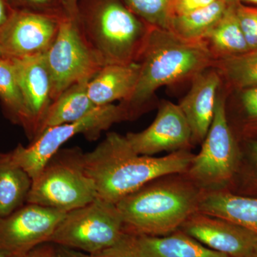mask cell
Segmentation results:
<instances>
[{
  "instance_id": "ab89813d",
  "label": "cell",
  "mask_w": 257,
  "mask_h": 257,
  "mask_svg": "<svg viewBox=\"0 0 257 257\" xmlns=\"http://www.w3.org/2000/svg\"><path fill=\"white\" fill-rule=\"evenodd\" d=\"M0 257H9V256H7V255L4 254V253H0Z\"/></svg>"
},
{
  "instance_id": "30bf717a",
  "label": "cell",
  "mask_w": 257,
  "mask_h": 257,
  "mask_svg": "<svg viewBox=\"0 0 257 257\" xmlns=\"http://www.w3.org/2000/svg\"><path fill=\"white\" fill-rule=\"evenodd\" d=\"M65 213L34 204H26L0 217V253L20 256L48 242Z\"/></svg>"
},
{
  "instance_id": "d4e9b609",
  "label": "cell",
  "mask_w": 257,
  "mask_h": 257,
  "mask_svg": "<svg viewBox=\"0 0 257 257\" xmlns=\"http://www.w3.org/2000/svg\"><path fill=\"white\" fill-rule=\"evenodd\" d=\"M241 150L239 169L228 190L240 195L257 197V139L246 140Z\"/></svg>"
},
{
  "instance_id": "1f68e13d",
  "label": "cell",
  "mask_w": 257,
  "mask_h": 257,
  "mask_svg": "<svg viewBox=\"0 0 257 257\" xmlns=\"http://www.w3.org/2000/svg\"><path fill=\"white\" fill-rule=\"evenodd\" d=\"M55 245L50 242L42 243L28 252L13 257H55Z\"/></svg>"
},
{
  "instance_id": "d6986e66",
  "label": "cell",
  "mask_w": 257,
  "mask_h": 257,
  "mask_svg": "<svg viewBox=\"0 0 257 257\" xmlns=\"http://www.w3.org/2000/svg\"><path fill=\"white\" fill-rule=\"evenodd\" d=\"M89 81L76 83L52 101L36 138L48 128L79 121L97 107L88 95Z\"/></svg>"
},
{
  "instance_id": "d6a6232c",
  "label": "cell",
  "mask_w": 257,
  "mask_h": 257,
  "mask_svg": "<svg viewBox=\"0 0 257 257\" xmlns=\"http://www.w3.org/2000/svg\"><path fill=\"white\" fill-rule=\"evenodd\" d=\"M55 257H90L89 253L55 245Z\"/></svg>"
},
{
  "instance_id": "2e32d148",
  "label": "cell",
  "mask_w": 257,
  "mask_h": 257,
  "mask_svg": "<svg viewBox=\"0 0 257 257\" xmlns=\"http://www.w3.org/2000/svg\"><path fill=\"white\" fill-rule=\"evenodd\" d=\"M140 68L139 62L103 66L88 83L89 97L96 106L109 105L116 101L125 102L135 91Z\"/></svg>"
},
{
  "instance_id": "74e56055",
  "label": "cell",
  "mask_w": 257,
  "mask_h": 257,
  "mask_svg": "<svg viewBox=\"0 0 257 257\" xmlns=\"http://www.w3.org/2000/svg\"><path fill=\"white\" fill-rule=\"evenodd\" d=\"M251 257H257V246L256 248H255L254 251H253L252 254H251Z\"/></svg>"
},
{
  "instance_id": "484cf974",
  "label": "cell",
  "mask_w": 257,
  "mask_h": 257,
  "mask_svg": "<svg viewBox=\"0 0 257 257\" xmlns=\"http://www.w3.org/2000/svg\"><path fill=\"white\" fill-rule=\"evenodd\" d=\"M123 3L147 25L170 30L172 0H121Z\"/></svg>"
},
{
  "instance_id": "ba28073f",
  "label": "cell",
  "mask_w": 257,
  "mask_h": 257,
  "mask_svg": "<svg viewBox=\"0 0 257 257\" xmlns=\"http://www.w3.org/2000/svg\"><path fill=\"white\" fill-rule=\"evenodd\" d=\"M124 232L116 204L97 197L65 213L48 242L92 254L113 246Z\"/></svg>"
},
{
  "instance_id": "8d00e7d4",
  "label": "cell",
  "mask_w": 257,
  "mask_h": 257,
  "mask_svg": "<svg viewBox=\"0 0 257 257\" xmlns=\"http://www.w3.org/2000/svg\"><path fill=\"white\" fill-rule=\"evenodd\" d=\"M222 1L227 3L228 5H234L237 3V0H222Z\"/></svg>"
},
{
  "instance_id": "e575fe53",
  "label": "cell",
  "mask_w": 257,
  "mask_h": 257,
  "mask_svg": "<svg viewBox=\"0 0 257 257\" xmlns=\"http://www.w3.org/2000/svg\"><path fill=\"white\" fill-rule=\"evenodd\" d=\"M64 3L69 16L75 17L78 0H64Z\"/></svg>"
},
{
  "instance_id": "836d02e7",
  "label": "cell",
  "mask_w": 257,
  "mask_h": 257,
  "mask_svg": "<svg viewBox=\"0 0 257 257\" xmlns=\"http://www.w3.org/2000/svg\"><path fill=\"white\" fill-rule=\"evenodd\" d=\"M11 11L6 0H0V26L8 20Z\"/></svg>"
},
{
  "instance_id": "4fadbf2b",
  "label": "cell",
  "mask_w": 257,
  "mask_h": 257,
  "mask_svg": "<svg viewBox=\"0 0 257 257\" xmlns=\"http://www.w3.org/2000/svg\"><path fill=\"white\" fill-rule=\"evenodd\" d=\"M207 248L229 257H251L257 236L239 225L217 216L196 211L179 229Z\"/></svg>"
},
{
  "instance_id": "4316f807",
  "label": "cell",
  "mask_w": 257,
  "mask_h": 257,
  "mask_svg": "<svg viewBox=\"0 0 257 257\" xmlns=\"http://www.w3.org/2000/svg\"><path fill=\"white\" fill-rule=\"evenodd\" d=\"M12 10L64 18L69 16L64 0H6Z\"/></svg>"
},
{
  "instance_id": "ac0fdd59",
  "label": "cell",
  "mask_w": 257,
  "mask_h": 257,
  "mask_svg": "<svg viewBox=\"0 0 257 257\" xmlns=\"http://www.w3.org/2000/svg\"><path fill=\"white\" fill-rule=\"evenodd\" d=\"M135 237L142 257H229L207 248L180 229L165 236Z\"/></svg>"
},
{
  "instance_id": "60d3db41",
  "label": "cell",
  "mask_w": 257,
  "mask_h": 257,
  "mask_svg": "<svg viewBox=\"0 0 257 257\" xmlns=\"http://www.w3.org/2000/svg\"><path fill=\"white\" fill-rule=\"evenodd\" d=\"M237 3H239V0H237Z\"/></svg>"
},
{
  "instance_id": "7c38bea8",
  "label": "cell",
  "mask_w": 257,
  "mask_h": 257,
  "mask_svg": "<svg viewBox=\"0 0 257 257\" xmlns=\"http://www.w3.org/2000/svg\"><path fill=\"white\" fill-rule=\"evenodd\" d=\"M125 137L137 153L147 156L190 150L193 147L188 121L179 104L169 101L160 104L156 117L148 127Z\"/></svg>"
},
{
  "instance_id": "52a82bcc",
  "label": "cell",
  "mask_w": 257,
  "mask_h": 257,
  "mask_svg": "<svg viewBox=\"0 0 257 257\" xmlns=\"http://www.w3.org/2000/svg\"><path fill=\"white\" fill-rule=\"evenodd\" d=\"M134 118L133 114L121 103L118 105L112 104L97 106L79 121L45 130L28 147L20 144L10 154L15 163L33 180L47 162L70 139L83 135L93 141L97 140L101 133L109 130L112 125Z\"/></svg>"
},
{
  "instance_id": "f35d334b",
  "label": "cell",
  "mask_w": 257,
  "mask_h": 257,
  "mask_svg": "<svg viewBox=\"0 0 257 257\" xmlns=\"http://www.w3.org/2000/svg\"><path fill=\"white\" fill-rule=\"evenodd\" d=\"M4 57V55H3V52H2L1 49H0V60L3 59Z\"/></svg>"
},
{
  "instance_id": "f546056e",
  "label": "cell",
  "mask_w": 257,
  "mask_h": 257,
  "mask_svg": "<svg viewBox=\"0 0 257 257\" xmlns=\"http://www.w3.org/2000/svg\"><path fill=\"white\" fill-rule=\"evenodd\" d=\"M89 255L90 257H142L137 246L135 235L125 231L113 246Z\"/></svg>"
},
{
  "instance_id": "44dd1931",
  "label": "cell",
  "mask_w": 257,
  "mask_h": 257,
  "mask_svg": "<svg viewBox=\"0 0 257 257\" xmlns=\"http://www.w3.org/2000/svg\"><path fill=\"white\" fill-rule=\"evenodd\" d=\"M235 5L228 7L222 18L204 39L215 60L250 51L236 16Z\"/></svg>"
},
{
  "instance_id": "7a4b0ae2",
  "label": "cell",
  "mask_w": 257,
  "mask_h": 257,
  "mask_svg": "<svg viewBox=\"0 0 257 257\" xmlns=\"http://www.w3.org/2000/svg\"><path fill=\"white\" fill-rule=\"evenodd\" d=\"M202 192L185 173L171 174L150 181L116 205L126 232L165 236L198 211Z\"/></svg>"
},
{
  "instance_id": "6da1fadb",
  "label": "cell",
  "mask_w": 257,
  "mask_h": 257,
  "mask_svg": "<svg viewBox=\"0 0 257 257\" xmlns=\"http://www.w3.org/2000/svg\"><path fill=\"white\" fill-rule=\"evenodd\" d=\"M194 156L190 150L162 157L139 155L126 137L109 133L92 151L84 153V165L97 197L116 204L153 179L185 173Z\"/></svg>"
},
{
  "instance_id": "e0dca14e",
  "label": "cell",
  "mask_w": 257,
  "mask_h": 257,
  "mask_svg": "<svg viewBox=\"0 0 257 257\" xmlns=\"http://www.w3.org/2000/svg\"><path fill=\"white\" fill-rule=\"evenodd\" d=\"M198 211L231 221L257 236V197L240 195L228 189L202 191Z\"/></svg>"
},
{
  "instance_id": "8fae6325",
  "label": "cell",
  "mask_w": 257,
  "mask_h": 257,
  "mask_svg": "<svg viewBox=\"0 0 257 257\" xmlns=\"http://www.w3.org/2000/svg\"><path fill=\"white\" fill-rule=\"evenodd\" d=\"M64 18L12 10L0 26V49L4 57L23 58L46 53Z\"/></svg>"
},
{
  "instance_id": "4dcf8cb0",
  "label": "cell",
  "mask_w": 257,
  "mask_h": 257,
  "mask_svg": "<svg viewBox=\"0 0 257 257\" xmlns=\"http://www.w3.org/2000/svg\"><path fill=\"white\" fill-rule=\"evenodd\" d=\"M216 0H172L170 4V19L173 17L190 14L212 4Z\"/></svg>"
},
{
  "instance_id": "d590c367",
  "label": "cell",
  "mask_w": 257,
  "mask_h": 257,
  "mask_svg": "<svg viewBox=\"0 0 257 257\" xmlns=\"http://www.w3.org/2000/svg\"><path fill=\"white\" fill-rule=\"evenodd\" d=\"M239 3H243V4L256 5L257 6V0H239Z\"/></svg>"
},
{
  "instance_id": "f1b7e54d",
  "label": "cell",
  "mask_w": 257,
  "mask_h": 257,
  "mask_svg": "<svg viewBox=\"0 0 257 257\" xmlns=\"http://www.w3.org/2000/svg\"><path fill=\"white\" fill-rule=\"evenodd\" d=\"M241 101L246 116L243 134L246 140L257 139V86L242 89Z\"/></svg>"
},
{
  "instance_id": "7402d4cb",
  "label": "cell",
  "mask_w": 257,
  "mask_h": 257,
  "mask_svg": "<svg viewBox=\"0 0 257 257\" xmlns=\"http://www.w3.org/2000/svg\"><path fill=\"white\" fill-rule=\"evenodd\" d=\"M229 5L222 0H216L190 14L173 17L170 19V30L185 40H204Z\"/></svg>"
},
{
  "instance_id": "3957f363",
  "label": "cell",
  "mask_w": 257,
  "mask_h": 257,
  "mask_svg": "<svg viewBox=\"0 0 257 257\" xmlns=\"http://www.w3.org/2000/svg\"><path fill=\"white\" fill-rule=\"evenodd\" d=\"M204 40H187L168 30L151 27L139 62L140 77L133 95L121 102L136 117L159 88L192 79L214 66Z\"/></svg>"
},
{
  "instance_id": "9c48e42d",
  "label": "cell",
  "mask_w": 257,
  "mask_h": 257,
  "mask_svg": "<svg viewBox=\"0 0 257 257\" xmlns=\"http://www.w3.org/2000/svg\"><path fill=\"white\" fill-rule=\"evenodd\" d=\"M45 59L52 81V101L76 83L90 80L104 66L83 36L75 17L62 20Z\"/></svg>"
},
{
  "instance_id": "5b68a950",
  "label": "cell",
  "mask_w": 257,
  "mask_h": 257,
  "mask_svg": "<svg viewBox=\"0 0 257 257\" xmlns=\"http://www.w3.org/2000/svg\"><path fill=\"white\" fill-rule=\"evenodd\" d=\"M97 198L79 147L60 149L32 180L26 203L67 213Z\"/></svg>"
},
{
  "instance_id": "cb8c5ba5",
  "label": "cell",
  "mask_w": 257,
  "mask_h": 257,
  "mask_svg": "<svg viewBox=\"0 0 257 257\" xmlns=\"http://www.w3.org/2000/svg\"><path fill=\"white\" fill-rule=\"evenodd\" d=\"M213 67L221 78L240 90L257 86V50L216 60Z\"/></svg>"
},
{
  "instance_id": "9a60e30c",
  "label": "cell",
  "mask_w": 257,
  "mask_h": 257,
  "mask_svg": "<svg viewBox=\"0 0 257 257\" xmlns=\"http://www.w3.org/2000/svg\"><path fill=\"white\" fill-rule=\"evenodd\" d=\"M192 79L190 89L178 104L190 126L194 147L202 143L210 128L221 77L211 67Z\"/></svg>"
},
{
  "instance_id": "603a6c76",
  "label": "cell",
  "mask_w": 257,
  "mask_h": 257,
  "mask_svg": "<svg viewBox=\"0 0 257 257\" xmlns=\"http://www.w3.org/2000/svg\"><path fill=\"white\" fill-rule=\"evenodd\" d=\"M0 101L7 117L26 131L28 111L14 67L8 57L0 60Z\"/></svg>"
},
{
  "instance_id": "277c9868",
  "label": "cell",
  "mask_w": 257,
  "mask_h": 257,
  "mask_svg": "<svg viewBox=\"0 0 257 257\" xmlns=\"http://www.w3.org/2000/svg\"><path fill=\"white\" fill-rule=\"evenodd\" d=\"M75 18L103 65L139 62L151 26L121 0H78Z\"/></svg>"
},
{
  "instance_id": "83f0119b",
  "label": "cell",
  "mask_w": 257,
  "mask_h": 257,
  "mask_svg": "<svg viewBox=\"0 0 257 257\" xmlns=\"http://www.w3.org/2000/svg\"><path fill=\"white\" fill-rule=\"evenodd\" d=\"M235 10L248 49L257 50V7L236 3Z\"/></svg>"
},
{
  "instance_id": "ffe728a7",
  "label": "cell",
  "mask_w": 257,
  "mask_h": 257,
  "mask_svg": "<svg viewBox=\"0 0 257 257\" xmlns=\"http://www.w3.org/2000/svg\"><path fill=\"white\" fill-rule=\"evenodd\" d=\"M32 184L31 177L15 163L10 152H0V217L26 204Z\"/></svg>"
},
{
  "instance_id": "8992f818",
  "label": "cell",
  "mask_w": 257,
  "mask_h": 257,
  "mask_svg": "<svg viewBox=\"0 0 257 257\" xmlns=\"http://www.w3.org/2000/svg\"><path fill=\"white\" fill-rule=\"evenodd\" d=\"M241 155L228 119L226 98L220 94L200 151L194 155L185 174L203 192L229 189L239 169Z\"/></svg>"
},
{
  "instance_id": "5bb4252c",
  "label": "cell",
  "mask_w": 257,
  "mask_h": 257,
  "mask_svg": "<svg viewBox=\"0 0 257 257\" xmlns=\"http://www.w3.org/2000/svg\"><path fill=\"white\" fill-rule=\"evenodd\" d=\"M9 59L14 67L28 111V125L25 133L32 141L38 135L52 103V81L45 54Z\"/></svg>"
}]
</instances>
